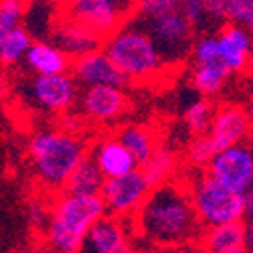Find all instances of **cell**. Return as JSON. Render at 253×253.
Wrapping results in <instances>:
<instances>
[{
	"instance_id": "4dcf8cb0",
	"label": "cell",
	"mask_w": 253,
	"mask_h": 253,
	"mask_svg": "<svg viewBox=\"0 0 253 253\" xmlns=\"http://www.w3.org/2000/svg\"><path fill=\"white\" fill-rule=\"evenodd\" d=\"M229 23L253 31V0H229Z\"/></svg>"
},
{
	"instance_id": "d6a6232c",
	"label": "cell",
	"mask_w": 253,
	"mask_h": 253,
	"mask_svg": "<svg viewBox=\"0 0 253 253\" xmlns=\"http://www.w3.org/2000/svg\"><path fill=\"white\" fill-rule=\"evenodd\" d=\"M8 95H10V81H8L6 73L0 71V108L6 103Z\"/></svg>"
},
{
	"instance_id": "d6986e66",
	"label": "cell",
	"mask_w": 253,
	"mask_h": 253,
	"mask_svg": "<svg viewBox=\"0 0 253 253\" xmlns=\"http://www.w3.org/2000/svg\"><path fill=\"white\" fill-rule=\"evenodd\" d=\"M243 237H245L243 221L221 223L213 227H205L197 247L201 253H229L233 249L243 247Z\"/></svg>"
},
{
	"instance_id": "3957f363",
	"label": "cell",
	"mask_w": 253,
	"mask_h": 253,
	"mask_svg": "<svg viewBox=\"0 0 253 253\" xmlns=\"http://www.w3.org/2000/svg\"><path fill=\"white\" fill-rule=\"evenodd\" d=\"M103 51L132 83H152L170 69L152 37L136 16L105 37Z\"/></svg>"
},
{
	"instance_id": "ab89813d",
	"label": "cell",
	"mask_w": 253,
	"mask_h": 253,
	"mask_svg": "<svg viewBox=\"0 0 253 253\" xmlns=\"http://www.w3.org/2000/svg\"><path fill=\"white\" fill-rule=\"evenodd\" d=\"M199 253H201V251H199Z\"/></svg>"
},
{
	"instance_id": "4316f807",
	"label": "cell",
	"mask_w": 253,
	"mask_h": 253,
	"mask_svg": "<svg viewBox=\"0 0 253 253\" xmlns=\"http://www.w3.org/2000/svg\"><path fill=\"white\" fill-rule=\"evenodd\" d=\"M27 10V0H0V35L20 27Z\"/></svg>"
},
{
	"instance_id": "ba28073f",
	"label": "cell",
	"mask_w": 253,
	"mask_h": 253,
	"mask_svg": "<svg viewBox=\"0 0 253 253\" xmlns=\"http://www.w3.org/2000/svg\"><path fill=\"white\" fill-rule=\"evenodd\" d=\"M138 18V16H136ZM160 49L162 57L170 67H176L191 57L193 45L197 41V29L182 16L180 10L164 12L150 18H138Z\"/></svg>"
},
{
	"instance_id": "e0dca14e",
	"label": "cell",
	"mask_w": 253,
	"mask_h": 253,
	"mask_svg": "<svg viewBox=\"0 0 253 253\" xmlns=\"http://www.w3.org/2000/svg\"><path fill=\"white\" fill-rule=\"evenodd\" d=\"M217 41H219L221 61L227 65V69L231 73L243 71L247 67L251 49H253L251 31H247L245 27L235 25V23H227L217 33Z\"/></svg>"
},
{
	"instance_id": "f35d334b",
	"label": "cell",
	"mask_w": 253,
	"mask_h": 253,
	"mask_svg": "<svg viewBox=\"0 0 253 253\" xmlns=\"http://www.w3.org/2000/svg\"><path fill=\"white\" fill-rule=\"evenodd\" d=\"M55 2H57V0H55Z\"/></svg>"
},
{
	"instance_id": "8992f818",
	"label": "cell",
	"mask_w": 253,
	"mask_h": 253,
	"mask_svg": "<svg viewBox=\"0 0 253 253\" xmlns=\"http://www.w3.org/2000/svg\"><path fill=\"white\" fill-rule=\"evenodd\" d=\"M23 101L47 116H63L79 101V85L71 73L39 75L33 73L20 83Z\"/></svg>"
},
{
	"instance_id": "cb8c5ba5",
	"label": "cell",
	"mask_w": 253,
	"mask_h": 253,
	"mask_svg": "<svg viewBox=\"0 0 253 253\" xmlns=\"http://www.w3.org/2000/svg\"><path fill=\"white\" fill-rule=\"evenodd\" d=\"M103 182H105V176L95 166V162L87 156L75 168V172L71 174L65 191L73 193V195H99Z\"/></svg>"
},
{
	"instance_id": "30bf717a",
	"label": "cell",
	"mask_w": 253,
	"mask_h": 253,
	"mask_svg": "<svg viewBox=\"0 0 253 253\" xmlns=\"http://www.w3.org/2000/svg\"><path fill=\"white\" fill-rule=\"evenodd\" d=\"M207 172L231 191L245 195L253 182V146L241 142L219 150L207 166Z\"/></svg>"
},
{
	"instance_id": "1f68e13d",
	"label": "cell",
	"mask_w": 253,
	"mask_h": 253,
	"mask_svg": "<svg viewBox=\"0 0 253 253\" xmlns=\"http://www.w3.org/2000/svg\"><path fill=\"white\" fill-rule=\"evenodd\" d=\"M51 217V205H47L43 199H31V203L27 205V219L29 225L37 231L41 229H47Z\"/></svg>"
},
{
	"instance_id": "8fae6325",
	"label": "cell",
	"mask_w": 253,
	"mask_h": 253,
	"mask_svg": "<svg viewBox=\"0 0 253 253\" xmlns=\"http://www.w3.org/2000/svg\"><path fill=\"white\" fill-rule=\"evenodd\" d=\"M134 219L103 215L83 237L77 253H136Z\"/></svg>"
},
{
	"instance_id": "7a4b0ae2",
	"label": "cell",
	"mask_w": 253,
	"mask_h": 253,
	"mask_svg": "<svg viewBox=\"0 0 253 253\" xmlns=\"http://www.w3.org/2000/svg\"><path fill=\"white\" fill-rule=\"evenodd\" d=\"M87 158V146L67 130L39 128L29 140V160L39 182L53 193H63L75 168Z\"/></svg>"
},
{
	"instance_id": "d4e9b609",
	"label": "cell",
	"mask_w": 253,
	"mask_h": 253,
	"mask_svg": "<svg viewBox=\"0 0 253 253\" xmlns=\"http://www.w3.org/2000/svg\"><path fill=\"white\" fill-rule=\"evenodd\" d=\"M215 105L209 97L201 95L199 99H195L188 108L184 110V126L186 130L191 132L195 138L197 136H207L211 126H213V118H215Z\"/></svg>"
},
{
	"instance_id": "5bb4252c",
	"label": "cell",
	"mask_w": 253,
	"mask_h": 253,
	"mask_svg": "<svg viewBox=\"0 0 253 253\" xmlns=\"http://www.w3.org/2000/svg\"><path fill=\"white\" fill-rule=\"evenodd\" d=\"M253 134V122L249 114L235 103H223L215 110L213 126L209 130V138L213 140L217 152L229 148L233 144H241Z\"/></svg>"
},
{
	"instance_id": "603a6c76",
	"label": "cell",
	"mask_w": 253,
	"mask_h": 253,
	"mask_svg": "<svg viewBox=\"0 0 253 253\" xmlns=\"http://www.w3.org/2000/svg\"><path fill=\"white\" fill-rule=\"evenodd\" d=\"M33 45V37L27 27H16L4 35H0V67H14L25 61Z\"/></svg>"
},
{
	"instance_id": "9a60e30c",
	"label": "cell",
	"mask_w": 253,
	"mask_h": 253,
	"mask_svg": "<svg viewBox=\"0 0 253 253\" xmlns=\"http://www.w3.org/2000/svg\"><path fill=\"white\" fill-rule=\"evenodd\" d=\"M103 37L97 35L93 29L77 23V20L55 16L53 25V43L65 51L71 59H77L81 55L93 53L97 49H103Z\"/></svg>"
},
{
	"instance_id": "836d02e7",
	"label": "cell",
	"mask_w": 253,
	"mask_h": 253,
	"mask_svg": "<svg viewBox=\"0 0 253 253\" xmlns=\"http://www.w3.org/2000/svg\"><path fill=\"white\" fill-rule=\"evenodd\" d=\"M243 221H253V182L245 193V217Z\"/></svg>"
},
{
	"instance_id": "9c48e42d",
	"label": "cell",
	"mask_w": 253,
	"mask_h": 253,
	"mask_svg": "<svg viewBox=\"0 0 253 253\" xmlns=\"http://www.w3.org/2000/svg\"><path fill=\"white\" fill-rule=\"evenodd\" d=\"M152 191L150 182L146 180L142 168L122 174L116 178H105L101 186V199L105 205L108 215L122 217V219H134L144 201L148 199Z\"/></svg>"
},
{
	"instance_id": "e575fe53",
	"label": "cell",
	"mask_w": 253,
	"mask_h": 253,
	"mask_svg": "<svg viewBox=\"0 0 253 253\" xmlns=\"http://www.w3.org/2000/svg\"><path fill=\"white\" fill-rule=\"evenodd\" d=\"M245 223V237H243V247L253 253V221H243Z\"/></svg>"
},
{
	"instance_id": "277c9868",
	"label": "cell",
	"mask_w": 253,
	"mask_h": 253,
	"mask_svg": "<svg viewBox=\"0 0 253 253\" xmlns=\"http://www.w3.org/2000/svg\"><path fill=\"white\" fill-rule=\"evenodd\" d=\"M103 215H108V211L101 195L57 193L45 229L51 253H77L83 237Z\"/></svg>"
},
{
	"instance_id": "52a82bcc",
	"label": "cell",
	"mask_w": 253,
	"mask_h": 253,
	"mask_svg": "<svg viewBox=\"0 0 253 253\" xmlns=\"http://www.w3.org/2000/svg\"><path fill=\"white\" fill-rule=\"evenodd\" d=\"M136 14V0H57V16L93 29L103 39Z\"/></svg>"
},
{
	"instance_id": "5b68a950",
	"label": "cell",
	"mask_w": 253,
	"mask_h": 253,
	"mask_svg": "<svg viewBox=\"0 0 253 253\" xmlns=\"http://www.w3.org/2000/svg\"><path fill=\"white\" fill-rule=\"evenodd\" d=\"M193 172L195 174L191 176V180H186V184L203 227L243 221L245 195L227 188L207 170H193Z\"/></svg>"
},
{
	"instance_id": "83f0119b",
	"label": "cell",
	"mask_w": 253,
	"mask_h": 253,
	"mask_svg": "<svg viewBox=\"0 0 253 253\" xmlns=\"http://www.w3.org/2000/svg\"><path fill=\"white\" fill-rule=\"evenodd\" d=\"M207 0H180L178 10L182 12V16L197 29V35H205L207 33Z\"/></svg>"
},
{
	"instance_id": "2e32d148",
	"label": "cell",
	"mask_w": 253,
	"mask_h": 253,
	"mask_svg": "<svg viewBox=\"0 0 253 253\" xmlns=\"http://www.w3.org/2000/svg\"><path fill=\"white\" fill-rule=\"evenodd\" d=\"M89 158L95 162V166L99 168L105 178H116V176L128 174L136 170V168H140L132 152L120 142L118 136L101 138L91 148Z\"/></svg>"
},
{
	"instance_id": "6da1fadb",
	"label": "cell",
	"mask_w": 253,
	"mask_h": 253,
	"mask_svg": "<svg viewBox=\"0 0 253 253\" xmlns=\"http://www.w3.org/2000/svg\"><path fill=\"white\" fill-rule=\"evenodd\" d=\"M134 229L152 247H197L205 227L195 211L186 180L172 178L154 186L134 217Z\"/></svg>"
},
{
	"instance_id": "44dd1931",
	"label": "cell",
	"mask_w": 253,
	"mask_h": 253,
	"mask_svg": "<svg viewBox=\"0 0 253 253\" xmlns=\"http://www.w3.org/2000/svg\"><path fill=\"white\" fill-rule=\"evenodd\" d=\"M233 75L223 61L217 63H205V65H191V83L195 91L205 97H213L221 93L227 79Z\"/></svg>"
},
{
	"instance_id": "d590c367",
	"label": "cell",
	"mask_w": 253,
	"mask_h": 253,
	"mask_svg": "<svg viewBox=\"0 0 253 253\" xmlns=\"http://www.w3.org/2000/svg\"><path fill=\"white\" fill-rule=\"evenodd\" d=\"M150 253H180V249H162V247H154Z\"/></svg>"
},
{
	"instance_id": "7402d4cb",
	"label": "cell",
	"mask_w": 253,
	"mask_h": 253,
	"mask_svg": "<svg viewBox=\"0 0 253 253\" xmlns=\"http://www.w3.org/2000/svg\"><path fill=\"white\" fill-rule=\"evenodd\" d=\"M118 138L126 148L132 152V156L136 158V162L140 166L152 156V152L158 146V138L154 136V132L150 128H146V126H138V124L122 128L118 132Z\"/></svg>"
},
{
	"instance_id": "f546056e",
	"label": "cell",
	"mask_w": 253,
	"mask_h": 253,
	"mask_svg": "<svg viewBox=\"0 0 253 253\" xmlns=\"http://www.w3.org/2000/svg\"><path fill=\"white\" fill-rule=\"evenodd\" d=\"M180 0H136V14L138 18H150L164 12L178 10Z\"/></svg>"
},
{
	"instance_id": "4fadbf2b",
	"label": "cell",
	"mask_w": 253,
	"mask_h": 253,
	"mask_svg": "<svg viewBox=\"0 0 253 253\" xmlns=\"http://www.w3.org/2000/svg\"><path fill=\"white\" fill-rule=\"evenodd\" d=\"M71 75L79 87L93 85H114V87H130L132 81L124 75V71L112 61V57L103 49L71 59Z\"/></svg>"
},
{
	"instance_id": "74e56055",
	"label": "cell",
	"mask_w": 253,
	"mask_h": 253,
	"mask_svg": "<svg viewBox=\"0 0 253 253\" xmlns=\"http://www.w3.org/2000/svg\"><path fill=\"white\" fill-rule=\"evenodd\" d=\"M251 146H253V134H251Z\"/></svg>"
},
{
	"instance_id": "7c38bea8",
	"label": "cell",
	"mask_w": 253,
	"mask_h": 253,
	"mask_svg": "<svg viewBox=\"0 0 253 253\" xmlns=\"http://www.w3.org/2000/svg\"><path fill=\"white\" fill-rule=\"evenodd\" d=\"M79 114L95 124H114L130 108V99L124 87L93 85L83 87L77 101Z\"/></svg>"
},
{
	"instance_id": "484cf974",
	"label": "cell",
	"mask_w": 253,
	"mask_h": 253,
	"mask_svg": "<svg viewBox=\"0 0 253 253\" xmlns=\"http://www.w3.org/2000/svg\"><path fill=\"white\" fill-rule=\"evenodd\" d=\"M215 154H217V148L213 140L209 136H197L186 148V164L193 170H207V166L215 158Z\"/></svg>"
},
{
	"instance_id": "8d00e7d4",
	"label": "cell",
	"mask_w": 253,
	"mask_h": 253,
	"mask_svg": "<svg viewBox=\"0 0 253 253\" xmlns=\"http://www.w3.org/2000/svg\"><path fill=\"white\" fill-rule=\"evenodd\" d=\"M229 253H251V251L245 249V247H239V249H233V251H229Z\"/></svg>"
},
{
	"instance_id": "ffe728a7",
	"label": "cell",
	"mask_w": 253,
	"mask_h": 253,
	"mask_svg": "<svg viewBox=\"0 0 253 253\" xmlns=\"http://www.w3.org/2000/svg\"><path fill=\"white\" fill-rule=\"evenodd\" d=\"M140 168H142L146 180H148L150 186L154 188V186H158L162 182H168V180L174 178V174L178 170V156L168 144L158 142L152 156L146 160Z\"/></svg>"
},
{
	"instance_id": "ac0fdd59",
	"label": "cell",
	"mask_w": 253,
	"mask_h": 253,
	"mask_svg": "<svg viewBox=\"0 0 253 253\" xmlns=\"http://www.w3.org/2000/svg\"><path fill=\"white\" fill-rule=\"evenodd\" d=\"M27 67L31 73L39 75H55V73H67L71 69V57L59 49L55 43L47 41H33V45L25 57Z\"/></svg>"
},
{
	"instance_id": "f1b7e54d",
	"label": "cell",
	"mask_w": 253,
	"mask_h": 253,
	"mask_svg": "<svg viewBox=\"0 0 253 253\" xmlns=\"http://www.w3.org/2000/svg\"><path fill=\"white\" fill-rule=\"evenodd\" d=\"M207 33H219L229 23V0H207Z\"/></svg>"
}]
</instances>
